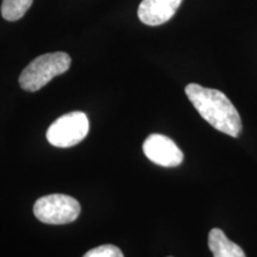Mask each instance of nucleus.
<instances>
[{
    "mask_svg": "<svg viewBox=\"0 0 257 257\" xmlns=\"http://www.w3.org/2000/svg\"><path fill=\"white\" fill-rule=\"evenodd\" d=\"M189 101L211 126L227 136L238 137L242 131L239 113L223 92L189 83L185 88Z\"/></svg>",
    "mask_w": 257,
    "mask_h": 257,
    "instance_id": "1",
    "label": "nucleus"
},
{
    "mask_svg": "<svg viewBox=\"0 0 257 257\" xmlns=\"http://www.w3.org/2000/svg\"><path fill=\"white\" fill-rule=\"evenodd\" d=\"M72 59L67 53L44 54L32 60L19 76V85L27 92L40 91L55 76L69 69Z\"/></svg>",
    "mask_w": 257,
    "mask_h": 257,
    "instance_id": "2",
    "label": "nucleus"
},
{
    "mask_svg": "<svg viewBox=\"0 0 257 257\" xmlns=\"http://www.w3.org/2000/svg\"><path fill=\"white\" fill-rule=\"evenodd\" d=\"M81 206L75 198L66 194H50L35 202L34 214L44 224L62 225L76 220Z\"/></svg>",
    "mask_w": 257,
    "mask_h": 257,
    "instance_id": "3",
    "label": "nucleus"
},
{
    "mask_svg": "<svg viewBox=\"0 0 257 257\" xmlns=\"http://www.w3.org/2000/svg\"><path fill=\"white\" fill-rule=\"evenodd\" d=\"M89 121L83 112H70L61 115L47 131V140L57 148L74 147L87 136Z\"/></svg>",
    "mask_w": 257,
    "mask_h": 257,
    "instance_id": "4",
    "label": "nucleus"
},
{
    "mask_svg": "<svg viewBox=\"0 0 257 257\" xmlns=\"http://www.w3.org/2000/svg\"><path fill=\"white\" fill-rule=\"evenodd\" d=\"M143 153L148 159L156 165L178 167L184 161V153L169 137L160 134H153L144 141Z\"/></svg>",
    "mask_w": 257,
    "mask_h": 257,
    "instance_id": "5",
    "label": "nucleus"
},
{
    "mask_svg": "<svg viewBox=\"0 0 257 257\" xmlns=\"http://www.w3.org/2000/svg\"><path fill=\"white\" fill-rule=\"evenodd\" d=\"M182 0H142L138 6V18L142 23L157 27L172 19Z\"/></svg>",
    "mask_w": 257,
    "mask_h": 257,
    "instance_id": "6",
    "label": "nucleus"
},
{
    "mask_svg": "<svg viewBox=\"0 0 257 257\" xmlns=\"http://www.w3.org/2000/svg\"><path fill=\"white\" fill-rule=\"evenodd\" d=\"M208 248L213 253V257H246L238 244L231 242L220 229L210 231Z\"/></svg>",
    "mask_w": 257,
    "mask_h": 257,
    "instance_id": "7",
    "label": "nucleus"
},
{
    "mask_svg": "<svg viewBox=\"0 0 257 257\" xmlns=\"http://www.w3.org/2000/svg\"><path fill=\"white\" fill-rule=\"evenodd\" d=\"M34 0H3L2 16L9 22L19 21L27 14Z\"/></svg>",
    "mask_w": 257,
    "mask_h": 257,
    "instance_id": "8",
    "label": "nucleus"
},
{
    "mask_svg": "<svg viewBox=\"0 0 257 257\" xmlns=\"http://www.w3.org/2000/svg\"><path fill=\"white\" fill-rule=\"evenodd\" d=\"M83 257H124V255L118 246L112 245V244H105V245L91 249L83 255Z\"/></svg>",
    "mask_w": 257,
    "mask_h": 257,
    "instance_id": "9",
    "label": "nucleus"
}]
</instances>
